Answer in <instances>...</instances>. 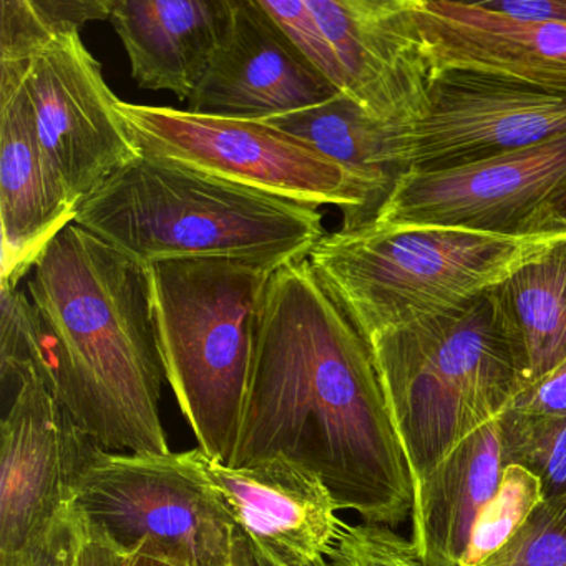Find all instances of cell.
<instances>
[{
	"mask_svg": "<svg viewBox=\"0 0 566 566\" xmlns=\"http://www.w3.org/2000/svg\"><path fill=\"white\" fill-rule=\"evenodd\" d=\"M283 457L316 473L339 510L396 528L412 516V473L373 350L310 260L274 271L230 465Z\"/></svg>",
	"mask_w": 566,
	"mask_h": 566,
	"instance_id": "obj_1",
	"label": "cell"
},
{
	"mask_svg": "<svg viewBox=\"0 0 566 566\" xmlns=\"http://www.w3.org/2000/svg\"><path fill=\"white\" fill-rule=\"evenodd\" d=\"M28 290L45 377L78 429L111 452H171L150 266L71 223L39 258Z\"/></svg>",
	"mask_w": 566,
	"mask_h": 566,
	"instance_id": "obj_2",
	"label": "cell"
},
{
	"mask_svg": "<svg viewBox=\"0 0 566 566\" xmlns=\"http://www.w3.org/2000/svg\"><path fill=\"white\" fill-rule=\"evenodd\" d=\"M74 223L145 264L223 256L283 268L326 234L316 208L147 157L112 175Z\"/></svg>",
	"mask_w": 566,
	"mask_h": 566,
	"instance_id": "obj_3",
	"label": "cell"
},
{
	"mask_svg": "<svg viewBox=\"0 0 566 566\" xmlns=\"http://www.w3.org/2000/svg\"><path fill=\"white\" fill-rule=\"evenodd\" d=\"M559 233L380 228L326 233L311 250L317 280L364 339L479 300L546 250Z\"/></svg>",
	"mask_w": 566,
	"mask_h": 566,
	"instance_id": "obj_4",
	"label": "cell"
},
{
	"mask_svg": "<svg viewBox=\"0 0 566 566\" xmlns=\"http://www.w3.org/2000/svg\"><path fill=\"white\" fill-rule=\"evenodd\" d=\"M369 346L413 486L525 387L489 293Z\"/></svg>",
	"mask_w": 566,
	"mask_h": 566,
	"instance_id": "obj_5",
	"label": "cell"
},
{
	"mask_svg": "<svg viewBox=\"0 0 566 566\" xmlns=\"http://www.w3.org/2000/svg\"><path fill=\"white\" fill-rule=\"evenodd\" d=\"M148 266L167 384L198 449L230 465L261 304L280 268L223 256L174 258Z\"/></svg>",
	"mask_w": 566,
	"mask_h": 566,
	"instance_id": "obj_6",
	"label": "cell"
},
{
	"mask_svg": "<svg viewBox=\"0 0 566 566\" xmlns=\"http://www.w3.org/2000/svg\"><path fill=\"white\" fill-rule=\"evenodd\" d=\"M0 12V59L22 62L45 160L81 210L112 175L142 157L118 112L120 98L82 42L81 28L55 24L38 0H4Z\"/></svg>",
	"mask_w": 566,
	"mask_h": 566,
	"instance_id": "obj_7",
	"label": "cell"
},
{
	"mask_svg": "<svg viewBox=\"0 0 566 566\" xmlns=\"http://www.w3.org/2000/svg\"><path fill=\"white\" fill-rule=\"evenodd\" d=\"M142 157L244 185L304 207H336L343 230L363 227L376 214L367 188L316 147L266 122L214 117L122 102Z\"/></svg>",
	"mask_w": 566,
	"mask_h": 566,
	"instance_id": "obj_8",
	"label": "cell"
},
{
	"mask_svg": "<svg viewBox=\"0 0 566 566\" xmlns=\"http://www.w3.org/2000/svg\"><path fill=\"white\" fill-rule=\"evenodd\" d=\"M71 509L132 552L154 542L181 549L200 566H233L240 532L184 452H111L95 447Z\"/></svg>",
	"mask_w": 566,
	"mask_h": 566,
	"instance_id": "obj_9",
	"label": "cell"
},
{
	"mask_svg": "<svg viewBox=\"0 0 566 566\" xmlns=\"http://www.w3.org/2000/svg\"><path fill=\"white\" fill-rule=\"evenodd\" d=\"M369 223L510 237L566 231V137L450 170L406 171Z\"/></svg>",
	"mask_w": 566,
	"mask_h": 566,
	"instance_id": "obj_10",
	"label": "cell"
},
{
	"mask_svg": "<svg viewBox=\"0 0 566 566\" xmlns=\"http://www.w3.org/2000/svg\"><path fill=\"white\" fill-rule=\"evenodd\" d=\"M566 137V95L470 72L432 75L422 114L400 128L406 171L492 160Z\"/></svg>",
	"mask_w": 566,
	"mask_h": 566,
	"instance_id": "obj_11",
	"label": "cell"
},
{
	"mask_svg": "<svg viewBox=\"0 0 566 566\" xmlns=\"http://www.w3.org/2000/svg\"><path fill=\"white\" fill-rule=\"evenodd\" d=\"M14 389L0 442V556L14 555L67 513L97 443L78 429L41 364L0 374Z\"/></svg>",
	"mask_w": 566,
	"mask_h": 566,
	"instance_id": "obj_12",
	"label": "cell"
},
{
	"mask_svg": "<svg viewBox=\"0 0 566 566\" xmlns=\"http://www.w3.org/2000/svg\"><path fill=\"white\" fill-rule=\"evenodd\" d=\"M333 45L343 95L384 124L409 127L426 104L419 0H306Z\"/></svg>",
	"mask_w": 566,
	"mask_h": 566,
	"instance_id": "obj_13",
	"label": "cell"
},
{
	"mask_svg": "<svg viewBox=\"0 0 566 566\" xmlns=\"http://www.w3.org/2000/svg\"><path fill=\"white\" fill-rule=\"evenodd\" d=\"M336 95L339 92L297 52L258 0H230L223 38L188 111L268 122Z\"/></svg>",
	"mask_w": 566,
	"mask_h": 566,
	"instance_id": "obj_14",
	"label": "cell"
},
{
	"mask_svg": "<svg viewBox=\"0 0 566 566\" xmlns=\"http://www.w3.org/2000/svg\"><path fill=\"white\" fill-rule=\"evenodd\" d=\"M184 455L244 538L301 558H327L333 552L344 522L316 473L283 457L228 465L198 447Z\"/></svg>",
	"mask_w": 566,
	"mask_h": 566,
	"instance_id": "obj_15",
	"label": "cell"
},
{
	"mask_svg": "<svg viewBox=\"0 0 566 566\" xmlns=\"http://www.w3.org/2000/svg\"><path fill=\"white\" fill-rule=\"evenodd\" d=\"M430 77L470 72L566 95V24L505 18L463 0H419Z\"/></svg>",
	"mask_w": 566,
	"mask_h": 566,
	"instance_id": "obj_16",
	"label": "cell"
},
{
	"mask_svg": "<svg viewBox=\"0 0 566 566\" xmlns=\"http://www.w3.org/2000/svg\"><path fill=\"white\" fill-rule=\"evenodd\" d=\"M78 210L52 175L35 132L22 62L0 59V286L19 287Z\"/></svg>",
	"mask_w": 566,
	"mask_h": 566,
	"instance_id": "obj_17",
	"label": "cell"
},
{
	"mask_svg": "<svg viewBox=\"0 0 566 566\" xmlns=\"http://www.w3.org/2000/svg\"><path fill=\"white\" fill-rule=\"evenodd\" d=\"M230 18V0H115L111 22L145 91L190 102Z\"/></svg>",
	"mask_w": 566,
	"mask_h": 566,
	"instance_id": "obj_18",
	"label": "cell"
},
{
	"mask_svg": "<svg viewBox=\"0 0 566 566\" xmlns=\"http://www.w3.org/2000/svg\"><path fill=\"white\" fill-rule=\"evenodd\" d=\"M499 419L485 423L416 486L410 543L426 566H460L476 516L502 482Z\"/></svg>",
	"mask_w": 566,
	"mask_h": 566,
	"instance_id": "obj_19",
	"label": "cell"
},
{
	"mask_svg": "<svg viewBox=\"0 0 566 566\" xmlns=\"http://www.w3.org/2000/svg\"><path fill=\"white\" fill-rule=\"evenodd\" d=\"M489 296L525 386L566 359V240L520 268Z\"/></svg>",
	"mask_w": 566,
	"mask_h": 566,
	"instance_id": "obj_20",
	"label": "cell"
},
{
	"mask_svg": "<svg viewBox=\"0 0 566 566\" xmlns=\"http://www.w3.org/2000/svg\"><path fill=\"white\" fill-rule=\"evenodd\" d=\"M266 124L307 142L346 168L367 188L376 211L402 175L397 150L400 127L377 120L346 95Z\"/></svg>",
	"mask_w": 566,
	"mask_h": 566,
	"instance_id": "obj_21",
	"label": "cell"
},
{
	"mask_svg": "<svg viewBox=\"0 0 566 566\" xmlns=\"http://www.w3.org/2000/svg\"><path fill=\"white\" fill-rule=\"evenodd\" d=\"M505 467L520 465L542 483L545 502L566 492V417L506 409L499 417Z\"/></svg>",
	"mask_w": 566,
	"mask_h": 566,
	"instance_id": "obj_22",
	"label": "cell"
},
{
	"mask_svg": "<svg viewBox=\"0 0 566 566\" xmlns=\"http://www.w3.org/2000/svg\"><path fill=\"white\" fill-rule=\"evenodd\" d=\"M543 502L542 483L532 472L520 465L505 467L499 492L476 516L460 566H479L499 552Z\"/></svg>",
	"mask_w": 566,
	"mask_h": 566,
	"instance_id": "obj_23",
	"label": "cell"
},
{
	"mask_svg": "<svg viewBox=\"0 0 566 566\" xmlns=\"http://www.w3.org/2000/svg\"><path fill=\"white\" fill-rule=\"evenodd\" d=\"M291 44L340 95L343 75L329 39L324 34L306 0H258Z\"/></svg>",
	"mask_w": 566,
	"mask_h": 566,
	"instance_id": "obj_24",
	"label": "cell"
},
{
	"mask_svg": "<svg viewBox=\"0 0 566 566\" xmlns=\"http://www.w3.org/2000/svg\"><path fill=\"white\" fill-rule=\"evenodd\" d=\"M479 566H566V523L543 502L509 543Z\"/></svg>",
	"mask_w": 566,
	"mask_h": 566,
	"instance_id": "obj_25",
	"label": "cell"
},
{
	"mask_svg": "<svg viewBox=\"0 0 566 566\" xmlns=\"http://www.w3.org/2000/svg\"><path fill=\"white\" fill-rule=\"evenodd\" d=\"M331 566H426L410 539L382 525L344 523L333 552Z\"/></svg>",
	"mask_w": 566,
	"mask_h": 566,
	"instance_id": "obj_26",
	"label": "cell"
},
{
	"mask_svg": "<svg viewBox=\"0 0 566 566\" xmlns=\"http://www.w3.org/2000/svg\"><path fill=\"white\" fill-rule=\"evenodd\" d=\"M74 539V518L69 506L64 516L21 552L0 556V566H72Z\"/></svg>",
	"mask_w": 566,
	"mask_h": 566,
	"instance_id": "obj_27",
	"label": "cell"
},
{
	"mask_svg": "<svg viewBox=\"0 0 566 566\" xmlns=\"http://www.w3.org/2000/svg\"><path fill=\"white\" fill-rule=\"evenodd\" d=\"M509 409L536 416L566 417V359L535 382L523 387Z\"/></svg>",
	"mask_w": 566,
	"mask_h": 566,
	"instance_id": "obj_28",
	"label": "cell"
},
{
	"mask_svg": "<svg viewBox=\"0 0 566 566\" xmlns=\"http://www.w3.org/2000/svg\"><path fill=\"white\" fill-rule=\"evenodd\" d=\"M71 512L75 532L72 566H125L128 552L85 522L74 509Z\"/></svg>",
	"mask_w": 566,
	"mask_h": 566,
	"instance_id": "obj_29",
	"label": "cell"
},
{
	"mask_svg": "<svg viewBox=\"0 0 566 566\" xmlns=\"http://www.w3.org/2000/svg\"><path fill=\"white\" fill-rule=\"evenodd\" d=\"M480 4L516 21L566 24V0H489Z\"/></svg>",
	"mask_w": 566,
	"mask_h": 566,
	"instance_id": "obj_30",
	"label": "cell"
},
{
	"mask_svg": "<svg viewBox=\"0 0 566 566\" xmlns=\"http://www.w3.org/2000/svg\"><path fill=\"white\" fill-rule=\"evenodd\" d=\"M233 566H331L327 558H301V556L283 555L268 546L251 542L240 533L237 559Z\"/></svg>",
	"mask_w": 566,
	"mask_h": 566,
	"instance_id": "obj_31",
	"label": "cell"
},
{
	"mask_svg": "<svg viewBox=\"0 0 566 566\" xmlns=\"http://www.w3.org/2000/svg\"><path fill=\"white\" fill-rule=\"evenodd\" d=\"M125 566H200V563L181 549L147 542L128 552Z\"/></svg>",
	"mask_w": 566,
	"mask_h": 566,
	"instance_id": "obj_32",
	"label": "cell"
},
{
	"mask_svg": "<svg viewBox=\"0 0 566 566\" xmlns=\"http://www.w3.org/2000/svg\"><path fill=\"white\" fill-rule=\"evenodd\" d=\"M545 505L556 520H562V522L566 523V492L558 496V499L545 502Z\"/></svg>",
	"mask_w": 566,
	"mask_h": 566,
	"instance_id": "obj_33",
	"label": "cell"
}]
</instances>
